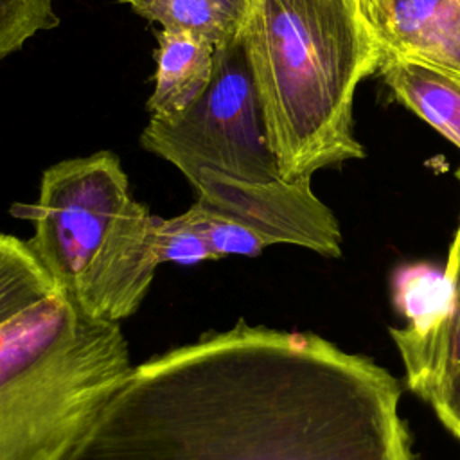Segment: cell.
Returning a JSON list of instances; mask_svg holds the SVG:
<instances>
[{"label":"cell","mask_w":460,"mask_h":460,"mask_svg":"<svg viewBox=\"0 0 460 460\" xmlns=\"http://www.w3.org/2000/svg\"><path fill=\"white\" fill-rule=\"evenodd\" d=\"M455 176L460 181V167ZM444 270L451 288V311L446 322L422 340L390 334L404 365L406 386L426 402L460 372V217Z\"/></svg>","instance_id":"cell-8"},{"label":"cell","mask_w":460,"mask_h":460,"mask_svg":"<svg viewBox=\"0 0 460 460\" xmlns=\"http://www.w3.org/2000/svg\"><path fill=\"white\" fill-rule=\"evenodd\" d=\"M401 397L363 354L241 318L133 367L68 460H420Z\"/></svg>","instance_id":"cell-1"},{"label":"cell","mask_w":460,"mask_h":460,"mask_svg":"<svg viewBox=\"0 0 460 460\" xmlns=\"http://www.w3.org/2000/svg\"><path fill=\"white\" fill-rule=\"evenodd\" d=\"M377 72L399 102L460 149V77L404 59H385Z\"/></svg>","instance_id":"cell-10"},{"label":"cell","mask_w":460,"mask_h":460,"mask_svg":"<svg viewBox=\"0 0 460 460\" xmlns=\"http://www.w3.org/2000/svg\"><path fill=\"white\" fill-rule=\"evenodd\" d=\"M212 2L230 16V20L239 27V31L246 23L248 14L252 11V4H253V0H212Z\"/></svg>","instance_id":"cell-18"},{"label":"cell","mask_w":460,"mask_h":460,"mask_svg":"<svg viewBox=\"0 0 460 460\" xmlns=\"http://www.w3.org/2000/svg\"><path fill=\"white\" fill-rule=\"evenodd\" d=\"M241 32L280 178L363 158L352 99L379 54L356 0H253Z\"/></svg>","instance_id":"cell-2"},{"label":"cell","mask_w":460,"mask_h":460,"mask_svg":"<svg viewBox=\"0 0 460 460\" xmlns=\"http://www.w3.org/2000/svg\"><path fill=\"white\" fill-rule=\"evenodd\" d=\"M11 214L32 223L31 250L81 313L113 323L137 313L162 264L158 216L131 196L115 153L50 165L38 199Z\"/></svg>","instance_id":"cell-4"},{"label":"cell","mask_w":460,"mask_h":460,"mask_svg":"<svg viewBox=\"0 0 460 460\" xmlns=\"http://www.w3.org/2000/svg\"><path fill=\"white\" fill-rule=\"evenodd\" d=\"M390 298L404 327L388 332L410 340L433 334L449 316L451 288L446 270L428 261H406L390 271Z\"/></svg>","instance_id":"cell-11"},{"label":"cell","mask_w":460,"mask_h":460,"mask_svg":"<svg viewBox=\"0 0 460 460\" xmlns=\"http://www.w3.org/2000/svg\"><path fill=\"white\" fill-rule=\"evenodd\" d=\"M133 368L120 323L59 289L0 327V460H68Z\"/></svg>","instance_id":"cell-3"},{"label":"cell","mask_w":460,"mask_h":460,"mask_svg":"<svg viewBox=\"0 0 460 460\" xmlns=\"http://www.w3.org/2000/svg\"><path fill=\"white\" fill-rule=\"evenodd\" d=\"M196 201L261 235L268 246L295 244L323 257L341 255V230L334 212L313 192L311 180L241 183L203 176Z\"/></svg>","instance_id":"cell-6"},{"label":"cell","mask_w":460,"mask_h":460,"mask_svg":"<svg viewBox=\"0 0 460 460\" xmlns=\"http://www.w3.org/2000/svg\"><path fill=\"white\" fill-rule=\"evenodd\" d=\"M155 90L147 99L151 117H172L189 108L208 86L216 47L190 32L155 31Z\"/></svg>","instance_id":"cell-9"},{"label":"cell","mask_w":460,"mask_h":460,"mask_svg":"<svg viewBox=\"0 0 460 460\" xmlns=\"http://www.w3.org/2000/svg\"><path fill=\"white\" fill-rule=\"evenodd\" d=\"M363 2H367V0H356V5H358V4H363Z\"/></svg>","instance_id":"cell-19"},{"label":"cell","mask_w":460,"mask_h":460,"mask_svg":"<svg viewBox=\"0 0 460 460\" xmlns=\"http://www.w3.org/2000/svg\"><path fill=\"white\" fill-rule=\"evenodd\" d=\"M59 291L29 243L0 234V327Z\"/></svg>","instance_id":"cell-12"},{"label":"cell","mask_w":460,"mask_h":460,"mask_svg":"<svg viewBox=\"0 0 460 460\" xmlns=\"http://www.w3.org/2000/svg\"><path fill=\"white\" fill-rule=\"evenodd\" d=\"M440 424L460 442V372L442 385L428 401Z\"/></svg>","instance_id":"cell-17"},{"label":"cell","mask_w":460,"mask_h":460,"mask_svg":"<svg viewBox=\"0 0 460 460\" xmlns=\"http://www.w3.org/2000/svg\"><path fill=\"white\" fill-rule=\"evenodd\" d=\"M358 13L379 65L404 59L460 77V0H367Z\"/></svg>","instance_id":"cell-7"},{"label":"cell","mask_w":460,"mask_h":460,"mask_svg":"<svg viewBox=\"0 0 460 460\" xmlns=\"http://www.w3.org/2000/svg\"><path fill=\"white\" fill-rule=\"evenodd\" d=\"M185 216L207 237L217 259L228 257V255L257 257L268 246V243L261 235H257L253 230L246 228L244 225L230 217H225L217 212L205 208L198 201H194L185 210Z\"/></svg>","instance_id":"cell-15"},{"label":"cell","mask_w":460,"mask_h":460,"mask_svg":"<svg viewBox=\"0 0 460 460\" xmlns=\"http://www.w3.org/2000/svg\"><path fill=\"white\" fill-rule=\"evenodd\" d=\"M133 13L151 23H160L165 31L190 32L212 43H225L241 32L230 16L212 0H120Z\"/></svg>","instance_id":"cell-13"},{"label":"cell","mask_w":460,"mask_h":460,"mask_svg":"<svg viewBox=\"0 0 460 460\" xmlns=\"http://www.w3.org/2000/svg\"><path fill=\"white\" fill-rule=\"evenodd\" d=\"M140 146L172 164L192 187L203 176L241 183L282 180L243 32L216 47L205 92L172 117H151Z\"/></svg>","instance_id":"cell-5"},{"label":"cell","mask_w":460,"mask_h":460,"mask_svg":"<svg viewBox=\"0 0 460 460\" xmlns=\"http://www.w3.org/2000/svg\"><path fill=\"white\" fill-rule=\"evenodd\" d=\"M58 25L54 0H0V59L20 50L36 32Z\"/></svg>","instance_id":"cell-14"},{"label":"cell","mask_w":460,"mask_h":460,"mask_svg":"<svg viewBox=\"0 0 460 460\" xmlns=\"http://www.w3.org/2000/svg\"><path fill=\"white\" fill-rule=\"evenodd\" d=\"M156 246L160 262H176L183 266L217 261L207 237L183 214L174 217H158Z\"/></svg>","instance_id":"cell-16"}]
</instances>
